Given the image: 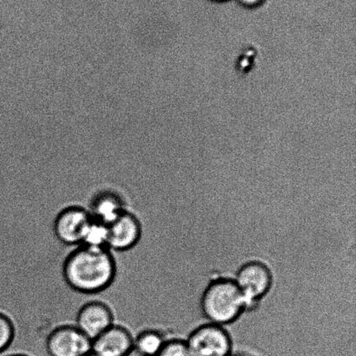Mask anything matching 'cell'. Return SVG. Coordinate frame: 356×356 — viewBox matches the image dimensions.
<instances>
[{
    "label": "cell",
    "mask_w": 356,
    "mask_h": 356,
    "mask_svg": "<svg viewBox=\"0 0 356 356\" xmlns=\"http://www.w3.org/2000/svg\"><path fill=\"white\" fill-rule=\"evenodd\" d=\"M117 263L107 249L76 247L65 257L62 266L63 279L73 291L83 295L100 294L113 284Z\"/></svg>",
    "instance_id": "6da1fadb"
},
{
    "label": "cell",
    "mask_w": 356,
    "mask_h": 356,
    "mask_svg": "<svg viewBox=\"0 0 356 356\" xmlns=\"http://www.w3.org/2000/svg\"><path fill=\"white\" fill-rule=\"evenodd\" d=\"M200 308L208 323L225 327L236 322L247 309L245 299L234 279H215L202 292Z\"/></svg>",
    "instance_id": "7a4b0ae2"
},
{
    "label": "cell",
    "mask_w": 356,
    "mask_h": 356,
    "mask_svg": "<svg viewBox=\"0 0 356 356\" xmlns=\"http://www.w3.org/2000/svg\"><path fill=\"white\" fill-rule=\"evenodd\" d=\"M233 279L245 299L247 309L266 296L273 284L270 268L260 261H247L238 268Z\"/></svg>",
    "instance_id": "3957f363"
},
{
    "label": "cell",
    "mask_w": 356,
    "mask_h": 356,
    "mask_svg": "<svg viewBox=\"0 0 356 356\" xmlns=\"http://www.w3.org/2000/svg\"><path fill=\"white\" fill-rule=\"evenodd\" d=\"M186 344L191 356H230L232 340L225 327L205 323L188 336Z\"/></svg>",
    "instance_id": "277c9868"
},
{
    "label": "cell",
    "mask_w": 356,
    "mask_h": 356,
    "mask_svg": "<svg viewBox=\"0 0 356 356\" xmlns=\"http://www.w3.org/2000/svg\"><path fill=\"white\" fill-rule=\"evenodd\" d=\"M45 350L49 356H86L92 352V340L75 324H65L48 334Z\"/></svg>",
    "instance_id": "5b68a950"
},
{
    "label": "cell",
    "mask_w": 356,
    "mask_h": 356,
    "mask_svg": "<svg viewBox=\"0 0 356 356\" xmlns=\"http://www.w3.org/2000/svg\"><path fill=\"white\" fill-rule=\"evenodd\" d=\"M90 218L92 217L87 208L80 206H69L63 208L56 216L54 222L56 238L63 245L79 247Z\"/></svg>",
    "instance_id": "8992f818"
},
{
    "label": "cell",
    "mask_w": 356,
    "mask_h": 356,
    "mask_svg": "<svg viewBox=\"0 0 356 356\" xmlns=\"http://www.w3.org/2000/svg\"><path fill=\"white\" fill-rule=\"evenodd\" d=\"M109 240L108 249L116 252H127L140 242L143 226L138 216L129 210L108 226Z\"/></svg>",
    "instance_id": "52a82bcc"
},
{
    "label": "cell",
    "mask_w": 356,
    "mask_h": 356,
    "mask_svg": "<svg viewBox=\"0 0 356 356\" xmlns=\"http://www.w3.org/2000/svg\"><path fill=\"white\" fill-rule=\"evenodd\" d=\"M113 324V310L104 302L92 301L86 303L79 309L76 316L75 325L92 341Z\"/></svg>",
    "instance_id": "ba28073f"
},
{
    "label": "cell",
    "mask_w": 356,
    "mask_h": 356,
    "mask_svg": "<svg viewBox=\"0 0 356 356\" xmlns=\"http://www.w3.org/2000/svg\"><path fill=\"white\" fill-rule=\"evenodd\" d=\"M134 336L124 326L113 324L92 341V353L97 356H124L134 348Z\"/></svg>",
    "instance_id": "9c48e42d"
},
{
    "label": "cell",
    "mask_w": 356,
    "mask_h": 356,
    "mask_svg": "<svg viewBox=\"0 0 356 356\" xmlns=\"http://www.w3.org/2000/svg\"><path fill=\"white\" fill-rule=\"evenodd\" d=\"M87 210L90 217L109 226L128 209L127 202L117 192L102 190L90 199Z\"/></svg>",
    "instance_id": "30bf717a"
},
{
    "label": "cell",
    "mask_w": 356,
    "mask_h": 356,
    "mask_svg": "<svg viewBox=\"0 0 356 356\" xmlns=\"http://www.w3.org/2000/svg\"><path fill=\"white\" fill-rule=\"evenodd\" d=\"M167 341L161 331L146 329L134 336V348L145 356H156Z\"/></svg>",
    "instance_id": "8fae6325"
},
{
    "label": "cell",
    "mask_w": 356,
    "mask_h": 356,
    "mask_svg": "<svg viewBox=\"0 0 356 356\" xmlns=\"http://www.w3.org/2000/svg\"><path fill=\"white\" fill-rule=\"evenodd\" d=\"M109 240V229L104 223L90 218L83 231L81 243L79 246L92 247V249H107Z\"/></svg>",
    "instance_id": "7c38bea8"
},
{
    "label": "cell",
    "mask_w": 356,
    "mask_h": 356,
    "mask_svg": "<svg viewBox=\"0 0 356 356\" xmlns=\"http://www.w3.org/2000/svg\"><path fill=\"white\" fill-rule=\"evenodd\" d=\"M15 325L6 310L0 309V355L8 352L15 338Z\"/></svg>",
    "instance_id": "4fadbf2b"
},
{
    "label": "cell",
    "mask_w": 356,
    "mask_h": 356,
    "mask_svg": "<svg viewBox=\"0 0 356 356\" xmlns=\"http://www.w3.org/2000/svg\"><path fill=\"white\" fill-rule=\"evenodd\" d=\"M156 356H191V354L185 340L170 339Z\"/></svg>",
    "instance_id": "5bb4252c"
},
{
    "label": "cell",
    "mask_w": 356,
    "mask_h": 356,
    "mask_svg": "<svg viewBox=\"0 0 356 356\" xmlns=\"http://www.w3.org/2000/svg\"><path fill=\"white\" fill-rule=\"evenodd\" d=\"M266 0H236L241 6L246 9H256L264 5Z\"/></svg>",
    "instance_id": "9a60e30c"
},
{
    "label": "cell",
    "mask_w": 356,
    "mask_h": 356,
    "mask_svg": "<svg viewBox=\"0 0 356 356\" xmlns=\"http://www.w3.org/2000/svg\"><path fill=\"white\" fill-rule=\"evenodd\" d=\"M0 356H31L29 355H27V354H24V353H12V352H6V353L5 354H3Z\"/></svg>",
    "instance_id": "2e32d148"
},
{
    "label": "cell",
    "mask_w": 356,
    "mask_h": 356,
    "mask_svg": "<svg viewBox=\"0 0 356 356\" xmlns=\"http://www.w3.org/2000/svg\"><path fill=\"white\" fill-rule=\"evenodd\" d=\"M124 356H145L144 355H142L139 353L137 350H135L134 348H132V350L130 352H128L127 355Z\"/></svg>",
    "instance_id": "e0dca14e"
},
{
    "label": "cell",
    "mask_w": 356,
    "mask_h": 356,
    "mask_svg": "<svg viewBox=\"0 0 356 356\" xmlns=\"http://www.w3.org/2000/svg\"><path fill=\"white\" fill-rule=\"evenodd\" d=\"M211 1L216 2V3H223V2L229 1V0H211Z\"/></svg>",
    "instance_id": "ac0fdd59"
},
{
    "label": "cell",
    "mask_w": 356,
    "mask_h": 356,
    "mask_svg": "<svg viewBox=\"0 0 356 356\" xmlns=\"http://www.w3.org/2000/svg\"><path fill=\"white\" fill-rule=\"evenodd\" d=\"M230 356H248V355H232Z\"/></svg>",
    "instance_id": "d6986e66"
},
{
    "label": "cell",
    "mask_w": 356,
    "mask_h": 356,
    "mask_svg": "<svg viewBox=\"0 0 356 356\" xmlns=\"http://www.w3.org/2000/svg\"><path fill=\"white\" fill-rule=\"evenodd\" d=\"M86 356H97V355H95L92 354V352H90V354L86 355Z\"/></svg>",
    "instance_id": "ffe728a7"
}]
</instances>
